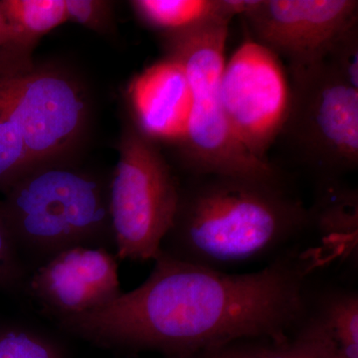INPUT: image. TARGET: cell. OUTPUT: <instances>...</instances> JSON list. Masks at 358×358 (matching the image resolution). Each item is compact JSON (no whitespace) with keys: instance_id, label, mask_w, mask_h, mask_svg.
I'll return each instance as SVG.
<instances>
[{"instance_id":"1","label":"cell","mask_w":358,"mask_h":358,"mask_svg":"<svg viewBox=\"0 0 358 358\" xmlns=\"http://www.w3.org/2000/svg\"><path fill=\"white\" fill-rule=\"evenodd\" d=\"M141 286L94 312L57 320L66 333L127 352L179 357L239 339L278 341L308 308L306 285L327 266L319 247L280 254L256 272L235 274L159 252Z\"/></svg>"},{"instance_id":"2","label":"cell","mask_w":358,"mask_h":358,"mask_svg":"<svg viewBox=\"0 0 358 358\" xmlns=\"http://www.w3.org/2000/svg\"><path fill=\"white\" fill-rule=\"evenodd\" d=\"M308 225L307 207L282 180L192 176L180 185L176 217L160 252L227 272L281 248Z\"/></svg>"},{"instance_id":"3","label":"cell","mask_w":358,"mask_h":358,"mask_svg":"<svg viewBox=\"0 0 358 358\" xmlns=\"http://www.w3.org/2000/svg\"><path fill=\"white\" fill-rule=\"evenodd\" d=\"M109 181L64 162L36 164L1 199L28 274L65 250L105 248L115 253Z\"/></svg>"},{"instance_id":"4","label":"cell","mask_w":358,"mask_h":358,"mask_svg":"<svg viewBox=\"0 0 358 358\" xmlns=\"http://www.w3.org/2000/svg\"><path fill=\"white\" fill-rule=\"evenodd\" d=\"M218 13L182 31L164 34L166 57L182 66L192 92L187 129L180 141L183 166L192 176H224L281 181L277 169L239 143L226 117L220 81L233 16L222 0Z\"/></svg>"},{"instance_id":"5","label":"cell","mask_w":358,"mask_h":358,"mask_svg":"<svg viewBox=\"0 0 358 358\" xmlns=\"http://www.w3.org/2000/svg\"><path fill=\"white\" fill-rule=\"evenodd\" d=\"M117 150L108 187L115 255L154 261L173 226L180 185L155 141L134 124L122 131Z\"/></svg>"},{"instance_id":"6","label":"cell","mask_w":358,"mask_h":358,"mask_svg":"<svg viewBox=\"0 0 358 358\" xmlns=\"http://www.w3.org/2000/svg\"><path fill=\"white\" fill-rule=\"evenodd\" d=\"M279 136L320 182L358 166V90L322 63L293 75Z\"/></svg>"},{"instance_id":"7","label":"cell","mask_w":358,"mask_h":358,"mask_svg":"<svg viewBox=\"0 0 358 358\" xmlns=\"http://www.w3.org/2000/svg\"><path fill=\"white\" fill-rule=\"evenodd\" d=\"M0 84L33 164L64 162L88 121L86 96L76 80L56 68L34 66L0 77Z\"/></svg>"},{"instance_id":"8","label":"cell","mask_w":358,"mask_h":358,"mask_svg":"<svg viewBox=\"0 0 358 358\" xmlns=\"http://www.w3.org/2000/svg\"><path fill=\"white\" fill-rule=\"evenodd\" d=\"M221 101L233 134L247 152L265 160L279 138L289 102V84L281 59L247 40L224 65Z\"/></svg>"},{"instance_id":"9","label":"cell","mask_w":358,"mask_h":358,"mask_svg":"<svg viewBox=\"0 0 358 358\" xmlns=\"http://www.w3.org/2000/svg\"><path fill=\"white\" fill-rule=\"evenodd\" d=\"M253 40L289 64V76L324 62L341 32L358 21L355 0H254L243 14Z\"/></svg>"},{"instance_id":"10","label":"cell","mask_w":358,"mask_h":358,"mask_svg":"<svg viewBox=\"0 0 358 358\" xmlns=\"http://www.w3.org/2000/svg\"><path fill=\"white\" fill-rule=\"evenodd\" d=\"M117 260L105 248L65 250L33 271L25 289L57 320L94 312L122 293Z\"/></svg>"},{"instance_id":"11","label":"cell","mask_w":358,"mask_h":358,"mask_svg":"<svg viewBox=\"0 0 358 358\" xmlns=\"http://www.w3.org/2000/svg\"><path fill=\"white\" fill-rule=\"evenodd\" d=\"M136 127L150 140L185 138L192 109V92L182 66L166 57L147 68L129 86Z\"/></svg>"},{"instance_id":"12","label":"cell","mask_w":358,"mask_h":358,"mask_svg":"<svg viewBox=\"0 0 358 358\" xmlns=\"http://www.w3.org/2000/svg\"><path fill=\"white\" fill-rule=\"evenodd\" d=\"M319 192L308 221L319 232L320 243L329 260L348 259L357 253L358 243L357 190L339 180L320 182Z\"/></svg>"},{"instance_id":"13","label":"cell","mask_w":358,"mask_h":358,"mask_svg":"<svg viewBox=\"0 0 358 358\" xmlns=\"http://www.w3.org/2000/svg\"><path fill=\"white\" fill-rule=\"evenodd\" d=\"M10 33V54L18 72L34 67L31 54L42 36L67 21L65 0H2Z\"/></svg>"},{"instance_id":"14","label":"cell","mask_w":358,"mask_h":358,"mask_svg":"<svg viewBox=\"0 0 358 358\" xmlns=\"http://www.w3.org/2000/svg\"><path fill=\"white\" fill-rule=\"evenodd\" d=\"M308 313L333 345L336 358H358V294L336 289L322 296Z\"/></svg>"},{"instance_id":"15","label":"cell","mask_w":358,"mask_h":358,"mask_svg":"<svg viewBox=\"0 0 358 358\" xmlns=\"http://www.w3.org/2000/svg\"><path fill=\"white\" fill-rule=\"evenodd\" d=\"M141 20L164 34L200 24L220 11V0H136L131 2Z\"/></svg>"},{"instance_id":"16","label":"cell","mask_w":358,"mask_h":358,"mask_svg":"<svg viewBox=\"0 0 358 358\" xmlns=\"http://www.w3.org/2000/svg\"><path fill=\"white\" fill-rule=\"evenodd\" d=\"M260 358H336L333 345L312 315L306 312L298 327L278 341H265Z\"/></svg>"},{"instance_id":"17","label":"cell","mask_w":358,"mask_h":358,"mask_svg":"<svg viewBox=\"0 0 358 358\" xmlns=\"http://www.w3.org/2000/svg\"><path fill=\"white\" fill-rule=\"evenodd\" d=\"M32 166L34 164L0 84V193L7 192Z\"/></svg>"},{"instance_id":"18","label":"cell","mask_w":358,"mask_h":358,"mask_svg":"<svg viewBox=\"0 0 358 358\" xmlns=\"http://www.w3.org/2000/svg\"><path fill=\"white\" fill-rule=\"evenodd\" d=\"M0 358H68L64 346L50 334L23 326L0 329Z\"/></svg>"},{"instance_id":"19","label":"cell","mask_w":358,"mask_h":358,"mask_svg":"<svg viewBox=\"0 0 358 358\" xmlns=\"http://www.w3.org/2000/svg\"><path fill=\"white\" fill-rule=\"evenodd\" d=\"M28 277L29 274L18 254L0 199V289L8 293L22 291Z\"/></svg>"},{"instance_id":"20","label":"cell","mask_w":358,"mask_h":358,"mask_svg":"<svg viewBox=\"0 0 358 358\" xmlns=\"http://www.w3.org/2000/svg\"><path fill=\"white\" fill-rule=\"evenodd\" d=\"M324 63L358 90V21L334 40Z\"/></svg>"},{"instance_id":"21","label":"cell","mask_w":358,"mask_h":358,"mask_svg":"<svg viewBox=\"0 0 358 358\" xmlns=\"http://www.w3.org/2000/svg\"><path fill=\"white\" fill-rule=\"evenodd\" d=\"M67 21L79 23L102 34L114 30L113 6L101 0H65Z\"/></svg>"},{"instance_id":"22","label":"cell","mask_w":358,"mask_h":358,"mask_svg":"<svg viewBox=\"0 0 358 358\" xmlns=\"http://www.w3.org/2000/svg\"><path fill=\"white\" fill-rule=\"evenodd\" d=\"M10 52V33L0 7V73L6 67Z\"/></svg>"}]
</instances>
